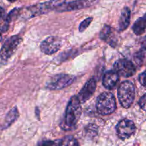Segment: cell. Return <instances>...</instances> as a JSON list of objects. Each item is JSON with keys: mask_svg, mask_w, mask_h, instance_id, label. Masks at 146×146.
<instances>
[{"mask_svg": "<svg viewBox=\"0 0 146 146\" xmlns=\"http://www.w3.org/2000/svg\"><path fill=\"white\" fill-rule=\"evenodd\" d=\"M1 41V33H0V41Z\"/></svg>", "mask_w": 146, "mask_h": 146, "instance_id": "d4e9b609", "label": "cell"}, {"mask_svg": "<svg viewBox=\"0 0 146 146\" xmlns=\"http://www.w3.org/2000/svg\"><path fill=\"white\" fill-rule=\"evenodd\" d=\"M61 47V40L56 36H50L46 38L41 44V51L47 55H51L57 52Z\"/></svg>", "mask_w": 146, "mask_h": 146, "instance_id": "9c48e42d", "label": "cell"}, {"mask_svg": "<svg viewBox=\"0 0 146 146\" xmlns=\"http://www.w3.org/2000/svg\"><path fill=\"white\" fill-rule=\"evenodd\" d=\"M66 0H50V1H46L44 3L37 4V5L31 6L28 7L25 9L27 16L31 17H35L36 15L44 14L47 11H49L54 9H57L58 7L62 5L65 3Z\"/></svg>", "mask_w": 146, "mask_h": 146, "instance_id": "277c9868", "label": "cell"}, {"mask_svg": "<svg viewBox=\"0 0 146 146\" xmlns=\"http://www.w3.org/2000/svg\"><path fill=\"white\" fill-rule=\"evenodd\" d=\"M114 71L119 76L123 77H131L135 74L136 68L135 65L128 59H120L113 65Z\"/></svg>", "mask_w": 146, "mask_h": 146, "instance_id": "52a82bcc", "label": "cell"}, {"mask_svg": "<svg viewBox=\"0 0 146 146\" xmlns=\"http://www.w3.org/2000/svg\"><path fill=\"white\" fill-rule=\"evenodd\" d=\"M38 146H55V143L50 141H43L41 143H39Z\"/></svg>", "mask_w": 146, "mask_h": 146, "instance_id": "44dd1931", "label": "cell"}, {"mask_svg": "<svg viewBox=\"0 0 146 146\" xmlns=\"http://www.w3.org/2000/svg\"><path fill=\"white\" fill-rule=\"evenodd\" d=\"M133 30L136 35H141L146 31V14L138 19L133 27Z\"/></svg>", "mask_w": 146, "mask_h": 146, "instance_id": "5bb4252c", "label": "cell"}, {"mask_svg": "<svg viewBox=\"0 0 146 146\" xmlns=\"http://www.w3.org/2000/svg\"><path fill=\"white\" fill-rule=\"evenodd\" d=\"M141 45H142L143 48L146 50V36L143 38L142 40V42H141Z\"/></svg>", "mask_w": 146, "mask_h": 146, "instance_id": "7402d4cb", "label": "cell"}, {"mask_svg": "<svg viewBox=\"0 0 146 146\" xmlns=\"http://www.w3.org/2000/svg\"><path fill=\"white\" fill-rule=\"evenodd\" d=\"M135 86L131 81H125L121 83L118 87V95L121 106L124 108H129L135 99Z\"/></svg>", "mask_w": 146, "mask_h": 146, "instance_id": "3957f363", "label": "cell"}, {"mask_svg": "<svg viewBox=\"0 0 146 146\" xmlns=\"http://www.w3.org/2000/svg\"><path fill=\"white\" fill-rule=\"evenodd\" d=\"M119 81V75L115 71H109L106 73L103 78V85L106 88L113 89L116 86Z\"/></svg>", "mask_w": 146, "mask_h": 146, "instance_id": "7c38bea8", "label": "cell"}, {"mask_svg": "<svg viewBox=\"0 0 146 146\" xmlns=\"http://www.w3.org/2000/svg\"><path fill=\"white\" fill-rule=\"evenodd\" d=\"M115 129L120 138L126 139L133 135L135 131V125L133 121L124 119L117 124Z\"/></svg>", "mask_w": 146, "mask_h": 146, "instance_id": "ba28073f", "label": "cell"}, {"mask_svg": "<svg viewBox=\"0 0 146 146\" xmlns=\"http://www.w3.org/2000/svg\"><path fill=\"white\" fill-rule=\"evenodd\" d=\"M81 114V102L77 96H73L67 106L65 116L61 127L65 131H70L75 128Z\"/></svg>", "mask_w": 146, "mask_h": 146, "instance_id": "6da1fadb", "label": "cell"}, {"mask_svg": "<svg viewBox=\"0 0 146 146\" xmlns=\"http://www.w3.org/2000/svg\"><path fill=\"white\" fill-rule=\"evenodd\" d=\"M59 146H78V143L73 136H66L61 141Z\"/></svg>", "mask_w": 146, "mask_h": 146, "instance_id": "2e32d148", "label": "cell"}, {"mask_svg": "<svg viewBox=\"0 0 146 146\" xmlns=\"http://www.w3.org/2000/svg\"><path fill=\"white\" fill-rule=\"evenodd\" d=\"M4 13H5V11H4V9L0 7V19L3 18V17L4 16Z\"/></svg>", "mask_w": 146, "mask_h": 146, "instance_id": "603a6c76", "label": "cell"}, {"mask_svg": "<svg viewBox=\"0 0 146 146\" xmlns=\"http://www.w3.org/2000/svg\"><path fill=\"white\" fill-rule=\"evenodd\" d=\"M92 17H88V18L84 20V21L81 23V24H80L79 26V31H81V32H82L84 30L88 28V26H89V24L91 23V21H92Z\"/></svg>", "mask_w": 146, "mask_h": 146, "instance_id": "ac0fdd59", "label": "cell"}, {"mask_svg": "<svg viewBox=\"0 0 146 146\" xmlns=\"http://www.w3.org/2000/svg\"><path fill=\"white\" fill-rule=\"evenodd\" d=\"M8 1H11V2H13V1H16V0H8Z\"/></svg>", "mask_w": 146, "mask_h": 146, "instance_id": "cb8c5ba5", "label": "cell"}, {"mask_svg": "<svg viewBox=\"0 0 146 146\" xmlns=\"http://www.w3.org/2000/svg\"><path fill=\"white\" fill-rule=\"evenodd\" d=\"M21 39L18 36H14L7 40L0 51V63L7 62L9 58L15 52Z\"/></svg>", "mask_w": 146, "mask_h": 146, "instance_id": "5b68a950", "label": "cell"}, {"mask_svg": "<svg viewBox=\"0 0 146 146\" xmlns=\"http://www.w3.org/2000/svg\"><path fill=\"white\" fill-rule=\"evenodd\" d=\"M74 77L68 74H58L51 77L46 83V88L50 90H59L68 86L73 83Z\"/></svg>", "mask_w": 146, "mask_h": 146, "instance_id": "8992f818", "label": "cell"}, {"mask_svg": "<svg viewBox=\"0 0 146 146\" xmlns=\"http://www.w3.org/2000/svg\"><path fill=\"white\" fill-rule=\"evenodd\" d=\"M96 107L97 112L102 115L113 113L116 109V102L113 94L110 92H104L98 96Z\"/></svg>", "mask_w": 146, "mask_h": 146, "instance_id": "7a4b0ae2", "label": "cell"}, {"mask_svg": "<svg viewBox=\"0 0 146 146\" xmlns=\"http://www.w3.org/2000/svg\"><path fill=\"white\" fill-rule=\"evenodd\" d=\"M111 32H112V29L109 26H104L100 33V38L104 41H107L111 34Z\"/></svg>", "mask_w": 146, "mask_h": 146, "instance_id": "e0dca14e", "label": "cell"}, {"mask_svg": "<svg viewBox=\"0 0 146 146\" xmlns=\"http://www.w3.org/2000/svg\"><path fill=\"white\" fill-rule=\"evenodd\" d=\"M98 1V0H76L71 1L67 4H63L56 9L58 11H68L74 10L81 9L87 8L94 5Z\"/></svg>", "mask_w": 146, "mask_h": 146, "instance_id": "30bf717a", "label": "cell"}, {"mask_svg": "<svg viewBox=\"0 0 146 146\" xmlns=\"http://www.w3.org/2000/svg\"><path fill=\"white\" fill-rule=\"evenodd\" d=\"M140 107L142 108L143 111H146V94H144L140 99L139 102H138Z\"/></svg>", "mask_w": 146, "mask_h": 146, "instance_id": "d6986e66", "label": "cell"}, {"mask_svg": "<svg viewBox=\"0 0 146 146\" xmlns=\"http://www.w3.org/2000/svg\"><path fill=\"white\" fill-rule=\"evenodd\" d=\"M96 88V81L95 78H91L86 83L77 96L80 102H86L87 100L89 99L91 96L94 94Z\"/></svg>", "mask_w": 146, "mask_h": 146, "instance_id": "8fae6325", "label": "cell"}, {"mask_svg": "<svg viewBox=\"0 0 146 146\" xmlns=\"http://www.w3.org/2000/svg\"><path fill=\"white\" fill-rule=\"evenodd\" d=\"M131 20V10L128 7H125L122 10L121 17L119 19V30L123 31L126 29L130 24Z\"/></svg>", "mask_w": 146, "mask_h": 146, "instance_id": "4fadbf2b", "label": "cell"}, {"mask_svg": "<svg viewBox=\"0 0 146 146\" xmlns=\"http://www.w3.org/2000/svg\"><path fill=\"white\" fill-rule=\"evenodd\" d=\"M17 117H18V111H17V108L14 107L7 114V117H6L5 122H4V125L6 126H9L17 119Z\"/></svg>", "mask_w": 146, "mask_h": 146, "instance_id": "9a60e30c", "label": "cell"}, {"mask_svg": "<svg viewBox=\"0 0 146 146\" xmlns=\"http://www.w3.org/2000/svg\"><path fill=\"white\" fill-rule=\"evenodd\" d=\"M139 81L141 85L146 88V71L139 76Z\"/></svg>", "mask_w": 146, "mask_h": 146, "instance_id": "ffe728a7", "label": "cell"}]
</instances>
